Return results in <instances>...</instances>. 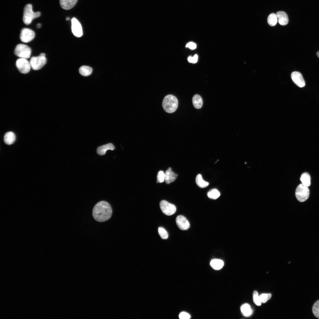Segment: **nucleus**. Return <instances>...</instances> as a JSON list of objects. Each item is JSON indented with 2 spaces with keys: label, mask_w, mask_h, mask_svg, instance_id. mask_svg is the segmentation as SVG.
Here are the masks:
<instances>
[{
  "label": "nucleus",
  "mask_w": 319,
  "mask_h": 319,
  "mask_svg": "<svg viewBox=\"0 0 319 319\" xmlns=\"http://www.w3.org/2000/svg\"><path fill=\"white\" fill-rule=\"evenodd\" d=\"M192 102L194 107L196 109H200L202 106V99L198 95H195L193 96L192 98Z\"/></svg>",
  "instance_id": "obj_18"
},
{
  "label": "nucleus",
  "mask_w": 319,
  "mask_h": 319,
  "mask_svg": "<svg viewBox=\"0 0 319 319\" xmlns=\"http://www.w3.org/2000/svg\"><path fill=\"white\" fill-rule=\"evenodd\" d=\"M271 297V294H262L259 296L261 302L262 303H265L270 299Z\"/></svg>",
  "instance_id": "obj_28"
},
{
  "label": "nucleus",
  "mask_w": 319,
  "mask_h": 319,
  "mask_svg": "<svg viewBox=\"0 0 319 319\" xmlns=\"http://www.w3.org/2000/svg\"><path fill=\"white\" fill-rule=\"evenodd\" d=\"M112 210L110 204L105 201H101L97 203L94 206L92 210L94 218L97 222L106 221L111 217Z\"/></svg>",
  "instance_id": "obj_1"
},
{
  "label": "nucleus",
  "mask_w": 319,
  "mask_h": 319,
  "mask_svg": "<svg viewBox=\"0 0 319 319\" xmlns=\"http://www.w3.org/2000/svg\"><path fill=\"white\" fill-rule=\"evenodd\" d=\"M92 71V69L91 67L85 66H82L79 70L80 74L84 76H87L90 75Z\"/></svg>",
  "instance_id": "obj_23"
},
{
  "label": "nucleus",
  "mask_w": 319,
  "mask_h": 319,
  "mask_svg": "<svg viewBox=\"0 0 319 319\" xmlns=\"http://www.w3.org/2000/svg\"><path fill=\"white\" fill-rule=\"evenodd\" d=\"M300 180L304 185L308 187L311 184V178L310 175L307 172L303 173L301 175Z\"/></svg>",
  "instance_id": "obj_19"
},
{
  "label": "nucleus",
  "mask_w": 319,
  "mask_h": 319,
  "mask_svg": "<svg viewBox=\"0 0 319 319\" xmlns=\"http://www.w3.org/2000/svg\"><path fill=\"white\" fill-rule=\"evenodd\" d=\"M45 54L42 53L38 56H33L31 58L30 61L31 68L34 70L41 69L46 64L47 59Z\"/></svg>",
  "instance_id": "obj_4"
},
{
  "label": "nucleus",
  "mask_w": 319,
  "mask_h": 319,
  "mask_svg": "<svg viewBox=\"0 0 319 319\" xmlns=\"http://www.w3.org/2000/svg\"><path fill=\"white\" fill-rule=\"evenodd\" d=\"M4 139L5 144L8 145H11L15 141L16 136L14 132L12 131L8 132L5 134Z\"/></svg>",
  "instance_id": "obj_17"
},
{
  "label": "nucleus",
  "mask_w": 319,
  "mask_h": 319,
  "mask_svg": "<svg viewBox=\"0 0 319 319\" xmlns=\"http://www.w3.org/2000/svg\"><path fill=\"white\" fill-rule=\"evenodd\" d=\"M316 55L319 58V51L317 52Z\"/></svg>",
  "instance_id": "obj_36"
},
{
  "label": "nucleus",
  "mask_w": 319,
  "mask_h": 319,
  "mask_svg": "<svg viewBox=\"0 0 319 319\" xmlns=\"http://www.w3.org/2000/svg\"><path fill=\"white\" fill-rule=\"evenodd\" d=\"M115 148L113 144L110 143L98 147L97 148V152L98 154L103 155L105 154L107 150H113L115 149Z\"/></svg>",
  "instance_id": "obj_16"
},
{
  "label": "nucleus",
  "mask_w": 319,
  "mask_h": 319,
  "mask_svg": "<svg viewBox=\"0 0 319 319\" xmlns=\"http://www.w3.org/2000/svg\"><path fill=\"white\" fill-rule=\"evenodd\" d=\"M178 100L177 98L174 95H169L164 98L162 105L165 112L172 113L176 110L178 106Z\"/></svg>",
  "instance_id": "obj_2"
},
{
  "label": "nucleus",
  "mask_w": 319,
  "mask_h": 319,
  "mask_svg": "<svg viewBox=\"0 0 319 319\" xmlns=\"http://www.w3.org/2000/svg\"><path fill=\"white\" fill-rule=\"evenodd\" d=\"M295 193L297 200L300 202H303L306 201L308 198L310 191L308 187L302 183L297 187Z\"/></svg>",
  "instance_id": "obj_6"
},
{
  "label": "nucleus",
  "mask_w": 319,
  "mask_h": 319,
  "mask_svg": "<svg viewBox=\"0 0 319 319\" xmlns=\"http://www.w3.org/2000/svg\"><path fill=\"white\" fill-rule=\"evenodd\" d=\"M223 261L220 259H214L212 260L210 263L211 266L215 270H218L221 269L224 265Z\"/></svg>",
  "instance_id": "obj_20"
},
{
  "label": "nucleus",
  "mask_w": 319,
  "mask_h": 319,
  "mask_svg": "<svg viewBox=\"0 0 319 319\" xmlns=\"http://www.w3.org/2000/svg\"><path fill=\"white\" fill-rule=\"evenodd\" d=\"M176 222L179 228L182 230H186L190 227L189 222L183 216H178L176 219Z\"/></svg>",
  "instance_id": "obj_12"
},
{
  "label": "nucleus",
  "mask_w": 319,
  "mask_h": 319,
  "mask_svg": "<svg viewBox=\"0 0 319 319\" xmlns=\"http://www.w3.org/2000/svg\"><path fill=\"white\" fill-rule=\"evenodd\" d=\"M165 173L161 170L159 171L157 176V183H161L163 182L165 179Z\"/></svg>",
  "instance_id": "obj_30"
},
{
  "label": "nucleus",
  "mask_w": 319,
  "mask_h": 319,
  "mask_svg": "<svg viewBox=\"0 0 319 319\" xmlns=\"http://www.w3.org/2000/svg\"><path fill=\"white\" fill-rule=\"evenodd\" d=\"M41 24L40 23H38L36 25V27L37 28H39L41 27Z\"/></svg>",
  "instance_id": "obj_35"
},
{
  "label": "nucleus",
  "mask_w": 319,
  "mask_h": 319,
  "mask_svg": "<svg viewBox=\"0 0 319 319\" xmlns=\"http://www.w3.org/2000/svg\"><path fill=\"white\" fill-rule=\"evenodd\" d=\"M40 15L39 12H34L32 9V5L31 4H26L24 8L23 21L26 25L30 24L32 20Z\"/></svg>",
  "instance_id": "obj_3"
},
{
  "label": "nucleus",
  "mask_w": 319,
  "mask_h": 319,
  "mask_svg": "<svg viewBox=\"0 0 319 319\" xmlns=\"http://www.w3.org/2000/svg\"><path fill=\"white\" fill-rule=\"evenodd\" d=\"M69 19H69V17H67V18H66V20H69Z\"/></svg>",
  "instance_id": "obj_37"
},
{
  "label": "nucleus",
  "mask_w": 319,
  "mask_h": 319,
  "mask_svg": "<svg viewBox=\"0 0 319 319\" xmlns=\"http://www.w3.org/2000/svg\"><path fill=\"white\" fill-rule=\"evenodd\" d=\"M312 311L314 315L317 318H319V300L314 304Z\"/></svg>",
  "instance_id": "obj_26"
},
{
  "label": "nucleus",
  "mask_w": 319,
  "mask_h": 319,
  "mask_svg": "<svg viewBox=\"0 0 319 319\" xmlns=\"http://www.w3.org/2000/svg\"><path fill=\"white\" fill-rule=\"evenodd\" d=\"M179 318L181 319H188L191 316L188 313L185 312H182L179 315Z\"/></svg>",
  "instance_id": "obj_31"
},
{
  "label": "nucleus",
  "mask_w": 319,
  "mask_h": 319,
  "mask_svg": "<svg viewBox=\"0 0 319 319\" xmlns=\"http://www.w3.org/2000/svg\"><path fill=\"white\" fill-rule=\"evenodd\" d=\"M165 175V180L167 184H169L174 181L178 175L177 174L172 171L170 167H169L166 170Z\"/></svg>",
  "instance_id": "obj_13"
},
{
  "label": "nucleus",
  "mask_w": 319,
  "mask_h": 319,
  "mask_svg": "<svg viewBox=\"0 0 319 319\" xmlns=\"http://www.w3.org/2000/svg\"><path fill=\"white\" fill-rule=\"evenodd\" d=\"M220 196V193L218 191L213 189L209 191L207 193L208 197L211 199H216Z\"/></svg>",
  "instance_id": "obj_25"
},
{
  "label": "nucleus",
  "mask_w": 319,
  "mask_h": 319,
  "mask_svg": "<svg viewBox=\"0 0 319 319\" xmlns=\"http://www.w3.org/2000/svg\"><path fill=\"white\" fill-rule=\"evenodd\" d=\"M240 310L243 315L245 316H249L253 313L250 305L248 304L242 305L240 307Z\"/></svg>",
  "instance_id": "obj_21"
},
{
  "label": "nucleus",
  "mask_w": 319,
  "mask_h": 319,
  "mask_svg": "<svg viewBox=\"0 0 319 319\" xmlns=\"http://www.w3.org/2000/svg\"><path fill=\"white\" fill-rule=\"evenodd\" d=\"M78 0H60L61 7L65 10H69L73 8L76 4Z\"/></svg>",
  "instance_id": "obj_15"
},
{
  "label": "nucleus",
  "mask_w": 319,
  "mask_h": 319,
  "mask_svg": "<svg viewBox=\"0 0 319 319\" xmlns=\"http://www.w3.org/2000/svg\"><path fill=\"white\" fill-rule=\"evenodd\" d=\"M160 205L162 212L166 215H171L175 214L176 211L175 206L165 200L161 201Z\"/></svg>",
  "instance_id": "obj_8"
},
{
  "label": "nucleus",
  "mask_w": 319,
  "mask_h": 319,
  "mask_svg": "<svg viewBox=\"0 0 319 319\" xmlns=\"http://www.w3.org/2000/svg\"><path fill=\"white\" fill-rule=\"evenodd\" d=\"M186 47H188L190 49L193 50L196 48V44L193 42H190L187 43L186 45Z\"/></svg>",
  "instance_id": "obj_32"
},
{
  "label": "nucleus",
  "mask_w": 319,
  "mask_h": 319,
  "mask_svg": "<svg viewBox=\"0 0 319 319\" xmlns=\"http://www.w3.org/2000/svg\"><path fill=\"white\" fill-rule=\"evenodd\" d=\"M291 77L294 82L298 87L302 88L305 86V81L300 72L296 71L292 72Z\"/></svg>",
  "instance_id": "obj_11"
},
{
  "label": "nucleus",
  "mask_w": 319,
  "mask_h": 319,
  "mask_svg": "<svg viewBox=\"0 0 319 319\" xmlns=\"http://www.w3.org/2000/svg\"><path fill=\"white\" fill-rule=\"evenodd\" d=\"M277 21V18L276 14L274 13L271 14L268 17L267 22L271 26H275Z\"/></svg>",
  "instance_id": "obj_24"
},
{
  "label": "nucleus",
  "mask_w": 319,
  "mask_h": 319,
  "mask_svg": "<svg viewBox=\"0 0 319 319\" xmlns=\"http://www.w3.org/2000/svg\"><path fill=\"white\" fill-rule=\"evenodd\" d=\"M276 15L278 18L279 23L281 25H287L289 22V18L287 13L284 11H279L277 12Z\"/></svg>",
  "instance_id": "obj_14"
},
{
  "label": "nucleus",
  "mask_w": 319,
  "mask_h": 319,
  "mask_svg": "<svg viewBox=\"0 0 319 319\" xmlns=\"http://www.w3.org/2000/svg\"><path fill=\"white\" fill-rule=\"evenodd\" d=\"M71 30L74 35L77 37H81L83 34L81 25L79 21L75 18L71 20Z\"/></svg>",
  "instance_id": "obj_10"
},
{
  "label": "nucleus",
  "mask_w": 319,
  "mask_h": 319,
  "mask_svg": "<svg viewBox=\"0 0 319 319\" xmlns=\"http://www.w3.org/2000/svg\"><path fill=\"white\" fill-rule=\"evenodd\" d=\"M196 182L197 185L202 188L207 187L209 184L208 182L203 180L201 175L200 174L197 175L196 178Z\"/></svg>",
  "instance_id": "obj_22"
},
{
  "label": "nucleus",
  "mask_w": 319,
  "mask_h": 319,
  "mask_svg": "<svg viewBox=\"0 0 319 319\" xmlns=\"http://www.w3.org/2000/svg\"><path fill=\"white\" fill-rule=\"evenodd\" d=\"M253 298L254 303L257 305L260 306L261 302L260 301L259 296H258V293L256 291H255L253 293Z\"/></svg>",
  "instance_id": "obj_29"
},
{
  "label": "nucleus",
  "mask_w": 319,
  "mask_h": 319,
  "mask_svg": "<svg viewBox=\"0 0 319 319\" xmlns=\"http://www.w3.org/2000/svg\"><path fill=\"white\" fill-rule=\"evenodd\" d=\"M14 53L16 56L20 58L28 59L30 57L31 50L30 47L26 45L19 44L15 47Z\"/></svg>",
  "instance_id": "obj_5"
},
{
  "label": "nucleus",
  "mask_w": 319,
  "mask_h": 319,
  "mask_svg": "<svg viewBox=\"0 0 319 319\" xmlns=\"http://www.w3.org/2000/svg\"><path fill=\"white\" fill-rule=\"evenodd\" d=\"M158 232L161 238L163 239H166L168 237V234L165 229L162 227L158 228Z\"/></svg>",
  "instance_id": "obj_27"
},
{
  "label": "nucleus",
  "mask_w": 319,
  "mask_h": 319,
  "mask_svg": "<svg viewBox=\"0 0 319 319\" xmlns=\"http://www.w3.org/2000/svg\"><path fill=\"white\" fill-rule=\"evenodd\" d=\"M198 56L197 55H195L193 57V63H196L198 61Z\"/></svg>",
  "instance_id": "obj_33"
},
{
  "label": "nucleus",
  "mask_w": 319,
  "mask_h": 319,
  "mask_svg": "<svg viewBox=\"0 0 319 319\" xmlns=\"http://www.w3.org/2000/svg\"><path fill=\"white\" fill-rule=\"evenodd\" d=\"M16 65L19 71L24 74L28 73L31 68L30 61L25 58H20L18 59L16 62Z\"/></svg>",
  "instance_id": "obj_7"
},
{
  "label": "nucleus",
  "mask_w": 319,
  "mask_h": 319,
  "mask_svg": "<svg viewBox=\"0 0 319 319\" xmlns=\"http://www.w3.org/2000/svg\"><path fill=\"white\" fill-rule=\"evenodd\" d=\"M188 60L189 62L192 63L193 62V57L191 56H189L188 58Z\"/></svg>",
  "instance_id": "obj_34"
},
{
  "label": "nucleus",
  "mask_w": 319,
  "mask_h": 319,
  "mask_svg": "<svg viewBox=\"0 0 319 319\" xmlns=\"http://www.w3.org/2000/svg\"><path fill=\"white\" fill-rule=\"evenodd\" d=\"M35 35L34 32L31 29L23 28L21 31L20 38L21 41L24 43H28L34 38Z\"/></svg>",
  "instance_id": "obj_9"
}]
</instances>
